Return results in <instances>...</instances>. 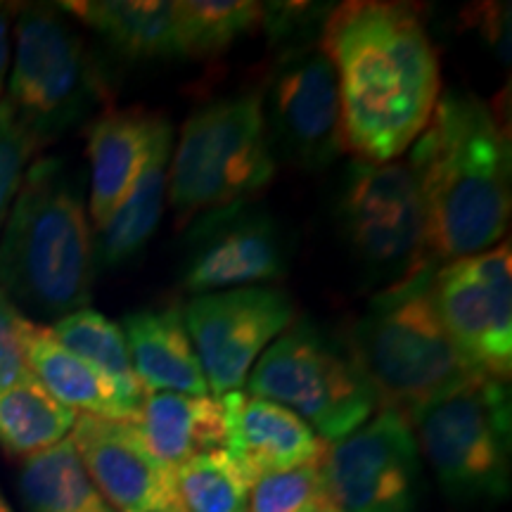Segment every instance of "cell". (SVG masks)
<instances>
[{"label":"cell","instance_id":"8992f818","mask_svg":"<svg viewBox=\"0 0 512 512\" xmlns=\"http://www.w3.org/2000/svg\"><path fill=\"white\" fill-rule=\"evenodd\" d=\"M273 176L261 93H247L197 107L185 119L166 188L178 219L192 221L207 211L254 202Z\"/></svg>","mask_w":512,"mask_h":512},{"label":"cell","instance_id":"4dcf8cb0","mask_svg":"<svg viewBox=\"0 0 512 512\" xmlns=\"http://www.w3.org/2000/svg\"><path fill=\"white\" fill-rule=\"evenodd\" d=\"M12 17H15V10H12V5L0 3V100H3L5 81H8V69H10Z\"/></svg>","mask_w":512,"mask_h":512},{"label":"cell","instance_id":"7402d4cb","mask_svg":"<svg viewBox=\"0 0 512 512\" xmlns=\"http://www.w3.org/2000/svg\"><path fill=\"white\" fill-rule=\"evenodd\" d=\"M60 8L95 31L126 60H169L181 57L174 3L159 0H74Z\"/></svg>","mask_w":512,"mask_h":512},{"label":"cell","instance_id":"9a60e30c","mask_svg":"<svg viewBox=\"0 0 512 512\" xmlns=\"http://www.w3.org/2000/svg\"><path fill=\"white\" fill-rule=\"evenodd\" d=\"M88 477L117 512H176L174 475L147 451L133 422L76 415L69 434Z\"/></svg>","mask_w":512,"mask_h":512},{"label":"cell","instance_id":"ba28073f","mask_svg":"<svg viewBox=\"0 0 512 512\" xmlns=\"http://www.w3.org/2000/svg\"><path fill=\"white\" fill-rule=\"evenodd\" d=\"M245 389L285 406L325 444L349 437L380 408L373 384L347 344L309 320L290 325L261 354Z\"/></svg>","mask_w":512,"mask_h":512},{"label":"cell","instance_id":"7c38bea8","mask_svg":"<svg viewBox=\"0 0 512 512\" xmlns=\"http://www.w3.org/2000/svg\"><path fill=\"white\" fill-rule=\"evenodd\" d=\"M330 503L339 512H415L422 467L411 420L377 408L366 425L325 448L320 460Z\"/></svg>","mask_w":512,"mask_h":512},{"label":"cell","instance_id":"ac0fdd59","mask_svg":"<svg viewBox=\"0 0 512 512\" xmlns=\"http://www.w3.org/2000/svg\"><path fill=\"white\" fill-rule=\"evenodd\" d=\"M121 332L145 392L209 394L181 309L133 311L121 323Z\"/></svg>","mask_w":512,"mask_h":512},{"label":"cell","instance_id":"d4e9b609","mask_svg":"<svg viewBox=\"0 0 512 512\" xmlns=\"http://www.w3.org/2000/svg\"><path fill=\"white\" fill-rule=\"evenodd\" d=\"M48 332L55 337L57 344L72 351L74 356H79L98 373L110 377L119 387V392L140 411L145 389L133 373L124 332L117 323H112L110 318L93 309H81L55 320Z\"/></svg>","mask_w":512,"mask_h":512},{"label":"cell","instance_id":"9c48e42d","mask_svg":"<svg viewBox=\"0 0 512 512\" xmlns=\"http://www.w3.org/2000/svg\"><path fill=\"white\" fill-rule=\"evenodd\" d=\"M337 223L370 283L389 287L437 266L430 256L425 202L408 159H354L339 185Z\"/></svg>","mask_w":512,"mask_h":512},{"label":"cell","instance_id":"277c9868","mask_svg":"<svg viewBox=\"0 0 512 512\" xmlns=\"http://www.w3.org/2000/svg\"><path fill=\"white\" fill-rule=\"evenodd\" d=\"M437 268L427 266L384 287L356 320L347 344L373 384L380 408H394L408 420L475 375L458 354L434 306Z\"/></svg>","mask_w":512,"mask_h":512},{"label":"cell","instance_id":"f1b7e54d","mask_svg":"<svg viewBox=\"0 0 512 512\" xmlns=\"http://www.w3.org/2000/svg\"><path fill=\"white\" fill-rule=\"evenodd\" d=\"M34 155L36 145L19 128L5 102L0 100V230L8 219L12 202H15L19 185H22Z\"/></svg>","mask_w":512,"mask_h":512},{"label":"cell","instance_id":"4fadbf2b","mask_svg":"<svg viewBox=\"0 0 512 512\" xmlns=\"http://www.w3.org/2000/svg\"><path fill=\"white\" fill-rule=\"evenodd\" d=\"M188 330L211 394L245 389L261 354L294 323V302L278 287L209 292L185 304Z\"/></svg>","mask_w":512,"mask_h":512},{"label":"cell","instance_id":"f546056e","mask_svg":"<svg viewBox=\"0 0 512 512\" xmlns=\"http://www.w3.org/2000/svg\"><path fill=\"white\" fill-rule=\"evenodd\" d=\"M29 328L31 320L24 318L0 292V389L31 377L27 361Z\"/></svg>","mask_w":512,"mask_h":512},{"label":"cell","instance_id":"83f0119b","mask_svg":"<svg viewBox=\"0 0 512 512\" xmlns=\"http://www.w3.org/2000/svg\"><path fill=\"white\" fill-rule=\"evenodd\" d=\"M328 505L330 498L320 463L259 475L247 498V512H320Z\"/></svg>","mask_w":512,"mask_h":512},{"label":"cell","instance_id":"484cf974","mask_svg":"<svg viewBox=\"0 0 512 512\" xmlns=\"http://www.w3.org/2000/svg\"><path fill=\"white\" fill-rule=\"evenodd\" d=\"M181 57H216L264 22V5L252 0H176Z\"/></svg>","mask_w":512,"mask_h":512},{"label":"cell","instance_id":"5b68a950","mask_svg":"<svg viewBox=\"0 0 512 512\" xmlns=\"http://www.w3.org/2000/svg\"><path fill=\"white\" fill-rule=\"evenodd\" d=\"M5 107L36 150L86 124L107 83L79 27L60 5H24L12 24Z\"/></svg>","mask_w":512,"mask_h":512},{"label":"cell","instance_id":"cb8c5ba5","mask_svg":"<svg viewBox=\"0 0 512 512\" xmlns=\"http://www.w3.org/2000/svg\"><path fill=\"white\" fill-rule=\"evenodd\" d=\"M76 413L53 399L34 375L0 389V446L31 458L72 434Z\"/></svg>","mask_w":512,"mask_h":512},{"label":"cell","instance_id":"ffe728a7","mask_svg":"<svg viewBox=\"0 0 512 512\" xmlns=\"http://www.w3.org/2000/svg\"><path fill=\"white\" fill-rule=\"evenodd\" d=\"M147 451L166 470H176L202 453L226 448L221 399L174 392H145L133 420Z\"/></svg>","mask_w":512,"mask_h":512},{"label":"cell","instance_id":"6da1fadb","mask_svg":"<svg viewBox=\"0 0 512 512\" xmlns=\"http://www.w3.org/2000/svg\"><path fill=\"white\" fill-rule=\"evenodd\" d=\"M320 46L337 72L344 150L361 162L401 159L441 95L439 55L418 10L382 0L335 5Z\"/></svg>","mask_w":512,"mask_h":512},{"label":"cell","instance_id":"52a82bcc","mask_svg":"<svg viewBox=\"0 0 512 512\" xmlns=\"http://www.w3.org/2000/svg\"><path fill=\"white\" fill-rule=\"evenodd\" d=\"M420 456L453 501H501L510 491L508 382L472 375L411 418Z\"/></svg>","mask_w":512,"mask_h":512},{"label":"cell","instance_id":"7a4b0ae2","mask_svg":"<svg viewBox=\"0 0 512 512\" xmlns=\"http://www.w3.org/2000/svg\"><path fill=\"white\" fill-rule=\"evenodd\" d=\"M427 214L437 266L503 242L510 226V143L496 114L477 95H439L427 126L408 147Z\"/></svg>","mask_w":512,"mask_h":512},{"label":"cell","instance_id":"4316f807","mask_svg":"<svg viewBox=\"0 0 512 512\" xmlns=\"http://www.w3.org/2000/svg\"><path fill=\"white\" fill-rule=\"evenodd\" d=\"M178 512H245L252 477L226 448L202 453L176 470Z\"/></svg>","mask_w":512,"mask_h":512},{"label":"cell","instance_id":"8fae6325","mask_svg":"<svg viewBox=\"0 0 512 512\" xmlns=\"http://www.w3.org/2000/svg\"><path fill=\"white\" fill-rule=\"evenodd\" d=\"M261 112L271 150L318 171L344 152L337 72L320 38L285 48L275 62Z\"/></svg>","mask_w":512,"mask_h":512},{"label":"cell","instance_id":"e575fe53","mask_svg":"<svg viewBox=\"0 0 512 512\" xmlns=\"http://www.w3.org/2000/svg\"><path fill=\"white\" fill-rule=\"evenodd\" d=\"M245 512H247V510H245Z\"/></svg>","mask_w":512,"mask_h":512},{"label":"cell","instance_id":"836d02e7","mask_svg":"<svg viewBox=\"0 0 512 512\" xmlns=\"http://www.w3.org/2000/svg\"><path fill=\"white\" fill-rule=\"evenodd\" d=\"M176 512H178V510H176Z\"/></svg>","mask_w":512,"mask_h":512},{"label":"cell","instance_id":"d6986e66","mask_svg":"<svg viewBox=\"0 0 512 512\" xmlns=\"http://www.w3.org/2000/svg\"><path fill=\"white\" fill-rule=\"evenodd\" d=\"M171 152H174V128L159 119L150 152L131 190L121 200L112 216L93 235L95 264L119 268L133 261L157 233L164 211V195L169 185Z\"/></svg>","mask_w":512,"mask_h":512},{"label":"cell","instance_id":"2e32d148","mask_svg":"<svg viewBox=\"0 0 512 512\" xmlns=\"http://www.w3.org/2000/svg\"><path fill=\"white\" fill-rule=\"evenodd\" d=\"M221 406L226 415V451L252 482L266 472L323 460L328 444L280 403L240 389L221 396Z\"/></svg>","mask_w":512,"mask_h":512},{"label":"cell","instance_id":"5bb4252c","mask_svg":"<svg viewBox=\"0 0 512 512\" xmlns=\"http://www.w3.org/2000/svg\"><path fill=\"white\" fill-rule=\"evenodd\" d=\"M287 268L285 233L254 202L195 216L185 233L181 283L195 297L275 283L285 278Z\"/></svg>","mask_w":512,"mask_h":512},{"label":"cell","instance_id":"44dd1931","mask_svg":"<svg viewBox=\"0 0 512 512\" xmlns=\"http://www.w3.org/2000/svg\"><path fill=\"white\" fill-rule=\"evenodd\" d=\"M27 361L31 375L43 384V389L76 415L124 422L136 420L138 408L119 392L117 384L57 344L43 325L31 323Z\"/></svg>","mask_w":512,"mask_h":512},{"label":"cell","instance_id":"3957f363","mask_svg":"<svg viewBox=\"0 0 512 512\" xmlns=\"http://www.w3.org/2000/svg\"><path fill=\"white\" fill-rule=\"evenodd\" d=\"M95 271L81 183L64 159H36L0 230V292L31 323L53 325L88 309Z\"/></svg>","mask_w":512,"mask_h":512},{"label":"cell","instance_id":"1f68e13d","mask_svg":"<svg viewBox=\"0 0 512 512\" xmlns=\"http://www.w3.org/2000/svg\"><path fill=\"white\" fill-rule=\"evenodd\" d=\"M0 512H15L12 510V505L8 503V498H5L3 494H0Z\"/></svg>","mask_w":512,"mask_h":512},{"label":"cell","instance_id":"30bf717a","mask_svg":"<svg viewBox=\"0 0 512 512\" xmlns=\"http://www.w3.org/2000/svg\"><path fill=\"white\" fill-rule=\"evenodd\" d=\"M434 306L475 375L508 382L512 370V254L510 242L437 268Z\"/></svg>","mask_w":512,"mask_h":512},{"label":"cell","instance_id":"e0dca14e","mask_svg":"<svg viewBox=\"0 0 512 512\" xmlns=\"http://www.w3.org/2000/svg\"><path fill=\"white\" fill-rule=\"evenodd\" d=\"M159 114L145 110H110L88 126L91 200L88 211L95 230L112 216L143 169Z\"/></svg>","mask_w":512,"mask_h":512},{"label":"cell","instance_id":"603a6c76","mask_svg":"<svg viewBox=\"0 0 512 512\" xmlns=\"http://www.w3.org/2000/svg\"><path fill=\"white\" fill-rule=\"evenodd\" d=\"M17 491L24 512H117L88 477L69 437L24 458Z\"/></svg>","mask_w":512,"mask_h":512},{"label":"cell","instance_id":"d6a6232c","mask_svg":"<svg viewBox=\"0 0 512 512\" xmlns=\"http://www.w3.org/2000/svg\"><path fill=\"white\" fill-rule=\"evenodd\" d=\"M320 512H339V510L335 508V505H332V503H330V505H328V508H323V510H320Z\"/></svg>","mask_w":512,"mask_h":512}]
</instances>
